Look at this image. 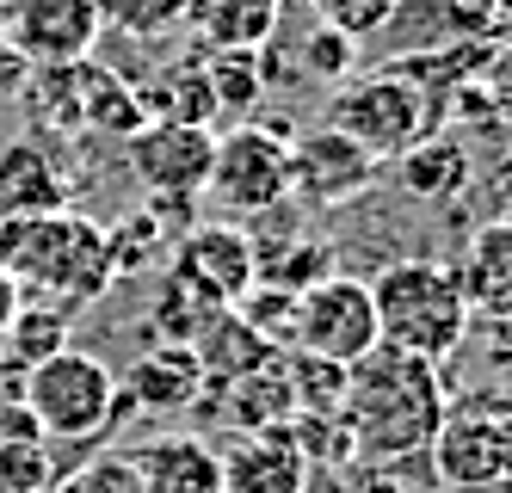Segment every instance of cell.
<instances>
[{"label":"cell","mask_w":512,"mask_h":493,"mask_svg":"<svg viewBox=\"0 0 512 493\" xmlns=\"http://www.w3.org/2000/svg\"><path fill=\"white\" fill-rule=\"evenodd\" d=\"M371 284L377 309V346L414 352L426 364L445 370L469 346V302L457 290V272L438 259H389Z\"/></svg>","instance_id":"3957f363"},{"label":"cell","mask_w":512,"mask_h":493,"mask_svg":"<svg viewBox=\"0 0 512 493\" xmlns=\"http://www.w3.org/2000/svg\"><path fill=\"white\" fill-rule=\"evenodd\" d=\"M290 198V136L272 124H235L216 136V161L204 179V198L223 222L272 216Z\"/></svg>","instance_id":"ba28073f"},{"label":"cell","mask_w":512,"mask_h":493,"mask_svg":"<svg viewBox=\"0 0 512 493\" xmlns=\"http://www.w3.org/2000/svg\"><path fill=\"white\" fill-rule=\"evenodd\" d=\"M124 161L136 173V185L149 198H167V204H198L204 198V179H210V161H216V130L204 124H149L124 142Z\"/></svg>","instance_id":"8fae6325"},{"label":"cell","mask_w":512,"mask_h":493,"mask_svg":"<svg viewBox=\"0 0 512 493\" xmlns=\"http://www.w3.org/2000/svg\"><path fill=\"white\" fill-rule=\"evenodd\" d=\"M321 124H334L340 136L371 148L389 167L395 155H408L414 142H426L438 130V93L414 68H377V74H364V81H340Z\"/></svg>","instance_id":"5b68a950"},{"label":"cell","mask_w":512,"mask_h":493,"mask_svg":"<svg viewBox=\"0 0 512 493\" xmlns=\"http://www.w3.org/2000/svg\"><path fill=\"white\" fill-rule=\"evenodd\" d=\"M7 346H13L19 364H38V358H50V352L68 346V321L50 315V309H38V302H19V315L7 321Z\"/></svg>","instance_id":"484cf974"},{"label":"cell","mask_w":512,"mask_h":493,"mask_svg":"<svg viewBox=\"0 0 512 493\" xmlns=\"http://www.w3.org/2000/svg\"><path fill=\"white\" fill-rule=\"evenodd\" d=\"M377 179H383V161L352 136H340L334 124H315L290 142V198H303L315 210L358 204Z\"/></svg>","instance_id":"7c38bea8"},{"label":"cell","mask_w":512,"mask_h":493,"mask_svg":"<svg viewBox=\"0 0 512 493\" xmlns=\"http://www.w3.org/2000/svg\"><path fill=\"white\" fill-rule=\"evenodd\" d=\"M31 74H38V68H31V62L7 44V37H0V99H25V93H31Z\"/></svg>","instance_id":"f546056e"},{"label":"cell","mask_w":512,"mask_h":493,"mask_svg":"<svg viewBox=\"0 0 512 493\" xmlns=\"http://www.w3.org/2000/svg\"><path fill=\"white\" fill-rule=\"evenodd\" d=\"M167 278L198 290L216 309H241L260 284V265H253V235H241L235 222L210 216V222H192L186 235L167 247Z\"/></svg>","instance_id":"30bf717a"},{"label":"cell","mask_w":512,"mask_h":493,"mask_svg":"<svg viewBox=\"0 0 512 493\" xmlns=\"http://www.w3.org/2000/svg\"><path fill=\"white\" fill-rule=\"evenodd\" d=\"M223 457V493H309L315 463L303 457V444L290 438V426L266 432H235Z\"/></svg>","instance_id":"5bb4252c"},{"label":"cell","mask_w":512,"mask_h":493,"mask_svg":"<svg viewBox=\"0 0 512 493\" xmlns=\"http://www.w3.org/2000/svg\"><path fill=\"white\" fill-rule=\"evenodd\" d=\"M278 364H284L290 407H297V413H340V401H346V364H327V358L297 352V346H284ZM297 413H290V420H297Z\"/></svg>","instance_id":"7402d4cb"},{"label":"cell","mask_w":512,"mask_h":493,"mask_svg":"<svg viewBox=\"0 0 512 493\" xmlns=\"http://www.w3.org/2000/svg\"><path fill=\"white\" fill-rule=\"evenodd\" d=\"M0 7H7V0H0Z\"/></svg>","instance_id":"1f68e13d"},{"label":"cell","mask_w":512,"mask_h":493,"mask_svg":"<svg viewBox=\"0 0 512 493\" xmlns=\"http://www.w3.org/2000/svg\"><path fill=\"white\" fill-rule=\"evenodd\" d=\"M0 265L25 296H56L68 309L112 290V235L93 216L56 210V216H19L0 222Z\"/></svg>","instance_id":"7a4b0ae2"},{"label":"cell","mask_w":512,"mask_h":493,"mask_svg":"<svg viewBox=\"0 0 512 493\" xmlns=\"http://www.w3.org/2000/svg\"><path fill=\"white\" fill-rule=\"evenodd\" d=\"M469 93L488 124H512V37H488L482 62L469 74Z\"/></svg>","instance_id":"cb8c5ba5"},{"label":"cell","mask_w":512,"mask_h":493,"mask_svg":"<svg viewBox=\"0 0 512 493\" xmlns=\"http://www.w3.org/2000/svg\"><path fill=\"white\" fill-rule=\"evenodd\" d=\"M432 469L457 493H488L512 481V395L506 389H463L445 407L432 438Z\"/></svg>","instance_id":"8992f818"},{"label":"cell","mask_w":512,"mask_h":493,"mask_svg":"<svg viewBox=\"0 0 512 493\" xmlns=\"http://www.w3.org/2000/svg\"><path fill=\"white\" fill-rule=\"evenodd\" d=\"M19 407L31 432L44 444H93L118 426V370L81 352V346H62L38 364H25V383H19Z\"/></svg>","instance_id":"277c9868"},{"label":"cell","mask_w":512,"mask_h":493,"mask_svg":"<svg viewBox=\"0 0 512 493\" xmlns=\"http://www.w3.org/2000/svg\"><path fill=\"white\" fill-rule=\"evenodd\" d=\"M445 407H451V389L438 364L395 346H371L346 370L340 426L352 438V457L389 469V463L426 457L438 426H445Z\"/></svg>","instance_id":"6da1fadb"},{"label":"cell","mask_w":512,"mask_h":493,"mask_svg":"<svg viewBox=\"0 0 512 493\" xmlns=\"http://www.w3.org/2000/svg\"><path fill=\"white\" fill-rule=\"evenodd\" d=\"M284 19V0H186L198 50H266Z\"/></svg>","instance_id":"44dd1931"},{"label":"cell","mask_w":512,"mask_h":493,"mask_svg":"<svg viewBox=\"0 0 512 493\" xmlns=\"http://www.w3.org/2000/svg\"><path fill=\"white\" fill-rule=\"evenodd\" d=\"M44 111V124L62 130V136H105V142H130L142 130V105H136V87L124 81L118 68H105L99 56H81V62H56V68H38L31 74V93Z\"/></svg>","instance_id":"52a82bcc"},{"label":"cell","mask_w":512,"mask_h":493,"mask_svg":"<svg viewBox=\"0 0 512 493\" xmlns=\"http://www.w3.org/2000/svg\"><path fill=\"white\" fill-rule=\"evenodd\" d=\"M19 302H25V290L7 278V265H0V333H7V321L19 315Z\"/></svg>","instance_id":"4dcf8cb0"},{"label":"cell","mask_w":512,"mask_h":493,"mask_svg":"<svg viewBox=\"0 0 512 493\" xmlns=\"http://www.w3.org/2000/svg\"><path fill=\"white\" fill-rule=\"evenodd\" d=\"M50 493H142V481H136V469H130V457L124 450H112V457H93V463H81L68 481H56Z\"/></svg>","instance_id":"83f0119b"},{"label":"cell","mask_w":512,"mask_h":493,"mask_svg":"<svg viewBox=\"0 0 512 493\" xmlns=\"http://www.w3.org/2000/svg\"><path fill=\"white\" fill-rule=\"evenodd\" d=\"M142 493H223V457L204 432H161L124 450Z\"/></svg>","instance_id":"2e32d148"},{"label":"cell","mask_w":512,"mask_h":493,"mask_svg":"<svg viewBox=\"0 0 512 493\" xmlns=\"http://www.w3.org/2000/svg\"><path fill=\"white\" fill-rule=\"evenodd\" d=\"M284 346L315 352L327 364H358L377 346V309H371V284L352 272H327L321 284H309L297 302H290V327Z\"/></svg>","instance_id":"9c48e42d"},{"label":"cell","mask_w":512,"mask_h":493,"mask_svg":"<svg viewBox=\"0 0 512 493\" xmlns=\"http://www.w3.org/2000/svg\"><path fill=\"white\" fill-rule=\"evenodd\" d=\"M93 7L124 37H161L173 25H186V0H93Z\"/></svg>","instance_id":"d4e9b609"},{"label":"cell","mask_w":512,"mask_h":493,"mask_svg":"<svg viewBox=\"0 0 512 493\" xmlns=\"http://www.w3.org/2000/svg\"><path fill=\"white\" fill-rule=\"evenodd\" d=\"M457 290L469 302V315H488V321H512V216L482 222L463 253H457Z\"/></svg>","instance_id":"e0dca14e"},{"label":"cell","mask_w":512,"mask_h":493,"mask_svg":"<svg viewBox=\"0 0 512 493\" xmlns=\"http://www.w3.org/2000/svg\"><path fill=\"white\" fill-rule=\"evenodd\" d=\"M204 395H210V383H204L192 346H149L130 364V376H118V401L149 407V413H186Z\"/></svg>","instance_id":"ac0fdd59"},{"label":"cell","mask_w":512,"mask_h":493,"mask_svg":"<svg viewBox=\"0 0 512 493\" xmlns=\"http://www.w3.org/2000/svg\"><path fill=\"white\" fill-rule=\"evenodd\" d=\"M210 68V87H216V111H253L266 93V74H260V50H204Z\"/></svg>","instance_id":"603a6c76"},{"label":"cell","mask_w":512,"mask_h":493,"mask_svg":"<svg viewBox=\"0 0 512 493\" xmlns=\"http://www.w3.org/2000/svg\"><path fill=\"white\" fill-rule=\"evenodd\" d=\"M75 198V179L56 161V148H44L38 136H19L0 148V222L19 216H56Z\"/></svg>","instance_id":"9a60e30c"},{"label":"cell","mask_w":512,"mask_h":493,"mask_svg":"<svg viewBox=\"0 0 512 493\" xmlns=\"http://www.w3.org/2000/svg\"><path fill=\"white\" fill-rule=\"evenodd\" d=\"M136 105L149 124H216V87H210V68H204V50L192 56H173L167 68H155L149 81H136Z\"/></svg>","instance_id":"d6986e66"},{"label":"cell","mask_w":512,"mask_h":493,"mask_svg":"<svg viewBox=\"0 0 512 493\" xmlns=\"http://www.w3.org/2000/svg\"><path fill=\"white\" fill-rule=\"evenodd\" d=\"M303 68L315 74V81L340 87V81H346V68H352V37H340L334 25H321V19H315V37H309V56H303Z\"/></svg>","instance_id":"f1b7e54d"},{"label":"cell","mask_w":512,"mask_h":493,"mask_svg":"<svg viewBox=\"0 0 512 493\" xmlns=\"http://www.w3.org/2000/svg\"><path fill=\"white\" fill-rule=\"evenodd\" d=\"M395 179H401V192L420 198V204H451L475 185V148H463V136L432 130L408 155H395Z\"/></svg>","instance_id":"ffe728a7"},{"label":"cell","mask_w":512,"mask_h":493,"mask_svg":"<svg viewBox=\"0 0 512 493\" xmlns=\"http://www.w3.org/2000/svg\"><path fill=\"white\" fill-rule=\"evenodd\" d=\"M408 7V0H309V13L321 19V25H334L340 37H377V31H389L395 25V13Z\"/></svg>","instance_id":"4316f807"},{"label":"cell","mask_w":512,"mask_h":493,"mask_svg":"<svg viewBox=\"0 0 512 493\" xmlns=\"http://www.w3.org/2000/svg\"><path fill=\"white\" fill-rule=\"evenodd\" d=\"M99 31H105V19H99L93 0H7V7H0V37H7L31 68L93 56Z\"/></svg>","instance_id":"4fadbf2b"}]
</instances>
